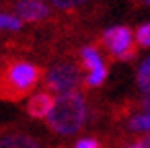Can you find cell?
<instances>
[{
  "instance_id": "obj_1",
  "label": "cell",
  "mask_w": 150,
  "mask_h": 148,
  "mask_svg": "<svg viewBox=\"0 0 150 148\" xmlns=\"http://www.w3.org/2000/svg\"><path fill=\"white\" fill-rule=\"evenodd\" d=\"M87 118V105L85 99L79 93H65L59 95L53 101V107L47 115V126L50 130L61 136H71L75 134Z\"/></svg>"
},
{
  "instance_id": "obj_2",
  "label": "cell",
  "mask_w": 150,
  "mask_h": 148,
  "mask_svg": "<svg viewBox=\"0 0 150 148\" xmlns=\"http://www.w3.org/2000/svg\"><path fill=\"white\" fill-rule=\"evenodd\" d=\"M42 79V69L28 61H12L0 71V99L18 101L30 93Z\"/></svg>"
},
{
  "instance_id": "obj_3",
  "label": "cell",
  "mask_w": 150,
  "mask_h": 148,
  "mask_svg": "<svg viewBox=\"0 0 150 148\" xmlns=\"http://www.w3.org/2000/svg\"><path fill=\"white\" fill-rule=\"evenodd\" d=\"M79 81H81L79 69H77V65L69 63V61L53 65L47 71V77H45V85L50 87V91L59 93V95L73 93V89L79 85Z\"/></svg>"
},
{
  "instance_id": "obj_4",
  "label": "cell",
  "mask_w": 150,
  "mask_h": 148,
  "mask_svg": "<svg viewBox=\"0 0 150 148\" xmlns=\"http://www.w3.org/2000/svg\"><path fill=\"white\" fill-rule=\"evenodd\" d=\"M103 44L119 59H132L138 50V45L132 42V32L127 26H115V28L107 30L103 34Z\"/></svg>"
},
{
  "instance_id": "obj_5",
  "label": "cell",
  "mask_w": 150,
  "mask_h": 148,
  "mask_svg": "<svg viewBox=\"0 0 150 148\" xmlns=\"http://www.w3.org/2000/svg\"><path fill=\"white\" fill-rule=\"evenodd\" d=\"M16 14L20 22H38V20H44L45 16L50 14V10L45 4H42L40 0H20L16 4Z\"/></svg>"
},
{
  "instance_id": "obj_6",
  "label": "cell",
  "mask_w": 150,
  "mask_h": 148,
  "mask_svg": "<svg viewBox=\"0 0 150 148\" xmlns=\"http://www.w3.org/2000/svg\"><path fill=\"white\" fill-rule=\"evenodd\" d=\"M53 95L47 93V91H42V93H36L34 97H30V101L26 105V113L30 115L32 118H45L50 115L53 107Z\"/></svg>"
},
{
  "instance_id": "obj_7",
  "label": "cell",
  "mask_w": 150,
  "mask_h": 148,
  "mask_svg": "<svg viewBox=\"0 0 150 148\" xmlns=\"http://www.w3.org/2000/svg\"><path fill=\"white\" fill-rule=\"evenodd\" d=\"M0 148H44L42 142L24 132H10L0 136Z\"/></svg>"
},
{
  "instance_id": "obj_8",
  "label": "cell",
  "mask_w": 150,
  "mask_h": 148,
  "mask_svg": "<svg viewBox=\"0 0 150 148\" xmlns=\"http://www.w3.org/2000/svg\"><path fill=\"white\" fill-rule=\"evenodd\" d=\"M81 59H83V67H85L89 73L103 65L101 55H99V52L95 50V47H83L81 50Z\"/></svg>"
},
{
  "instance_id": "obj_9",
  "label": "cell",
  "mask_w": 150,
  "mask_h": 148,
  "mask_svg": "<svg viewBox=\"0 0 150 148\" xmlns=\"http://www.w3.org/2000/svg\"><path fill=\"white\" fill-rule=\"evenodd\" d=\"M107 79V65L103 63V65L99 67V69H95V71H91L89 77L85 79V83L89 85V87H97V85H101V83Z\"/></svg>"
},
{
  "instance_id": "obj_10",
  "label": "cell",
  "mask_w": 150,
  "mask_h": 148,
  "mask_svg": "<svg viewBox=\"0 0 150 148\" xmlns=\"http://www.w3.org/2000/svg\"><path fill=\"white\" fill-rule=\"evenodd\" d=\"M138 85L146 91V89H150V57L144 61L142 65H140V69H138Z\"/></svg>"
},
{
  "instance_id": "obj_11",
  "label": "cell",
  "mask_w": 150,
  "mask_h": 148,
  "mask_svg": "<svg viewBox=\"0 0 150 148\" xmlns=\"http://www.w3.org/2000/svg\"><path fill=\"white\" fill-rule=\"evenodd\" d=\"M18 28H22V22L16 16L2 14L0 12V30H18Z\"/></svg>"
},
{
  "instance_id": "obj_12",
  "label": "cell",
  "mask_w": 150,
  "mask_h": 148,
  "mask_svg": "<svg viewBox=\"0 0 150 148\" xmlns=\"http://www.w3.org/2000/svg\"><path fill=\"white\" fill-rule=\"evenodd\" d=\"M136 44L140 47H150V22L136 30Z\"/></svg>"
},
{
  "instance_id": "obj_13",
  "label": "cell",
  "mask_w": 150,
  "mask_h": 148,
  "mask_svg": "<svg viewBox=\"0 0 150 148\" xmlns=\"http://www.w3.org/2000/svg\"><path fill=\"white\" fill-rule=\"evenodd\" d=\"M130 128L132 130H148L150 132V113L148 115H140L130 120Z\"/></svg>"
},
{
  "instance_id": "obj_14",
  "label": "cell",
  "mask_w": 150,
  "mask_h": 148,
  "mask_svg": "<svg viewBox=\"0 0 150 148\" xmlns=\"http://www.w3.org/2000/svg\"><path fill=\"white\" fill-rule=\"evenodd\" d=\"M87 0H53V4L61 10H69V8H75L79 6V4H85Z\"/></svg>"
},
{
  "instance_id": "obj_15",
  "label": "cell",
  "mask_w": 150,
  "mask_h": 148,
  "mask_svg": "<svg viewBox=\"0 0 150 148\" xmlns=\"http://www.w3.org/2000/svg\"><path fill=\"white\" fill-rule=\"evenodd\" d=\"M73 148H101V144L95 138H81L79 142H75Z\"/></svg>"
},
{
  "instance_id": "obj_16",
  "label": "cell",
  "mask_w": 150,
  "mask_h": 148,
  "mask_svg": "<svg viewBox=\"0 0 150 148\" xmlns=\"http://www.w3.org/2000/svg\"><path fill=\"white\" fill-rule=\"evenodd\" d=\"M140 105H142V109L146 113H150V89H146L142 95V101H140Z\"/></svg>"
},
{
  "instance_id": "obj_17",
  "label": "cell",
  "mask_w": 150,
  "mask_h": 148,
  "mask_svg": "<svg viewBox=\"0 0 150 148\" xmlns=\"http://www.w3.org/2000/svg\"><path fill=\"white\" fill-rule=\"evenodd\" d=\"M128 148H144V144H142V140H136L134 144H130Z\"/></svg>"
},
{
  "instance_id": "obj_18",
  "label": "cell",
  "mask_w": 150,
  "mask_h": 148,
  "mask_svg": "<svg viewBox=\"0 0 150 148\" xmlns=\"http://www.w3.org/2000/svg\"><path fill=\"white\" fill-rule=\"evenodd\" d=\"M146 2H148V4H150V0H146Z\"/></svg>"
}]
</instances>
